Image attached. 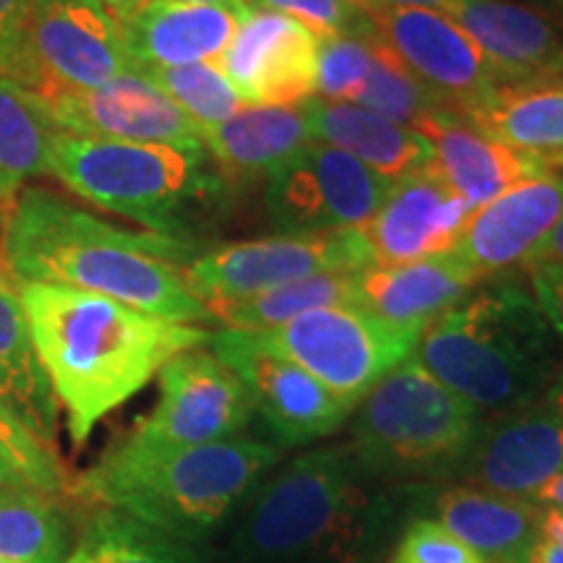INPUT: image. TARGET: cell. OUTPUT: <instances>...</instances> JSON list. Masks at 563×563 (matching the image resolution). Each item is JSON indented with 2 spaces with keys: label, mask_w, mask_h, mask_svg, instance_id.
Returning a JSON list of instances; mask_svg holds the SVG:
<instances>
[{
  "label": "cell",
  "mask_w": 563,
  "mask_h": 563,
  "mask_svg": "<svg viewBox=\"0 0 563 563\" xmlns=\"http://www.w3.org/2000/svg\"><path fill=\"white\" fill-rule=\"evenodd\" d=\"M13 485H30L24 481V475L19 473V467L13 464L9 456L0 452V490L13 488Z\"/></svg>",
  "instance_id": "bcb514c9"
},
{
  "label": "cell",
  "mask_w": 563,
  "mask_h": 563,
  "mask_svg": "<svg viewBox=\"0 0 563 563\" xmlns=\"http://www.w3.org/2000/svg\"><path fill=\"white\" fill-rule=\"evenodd\" d=\"M525 274L530 279L534 302L563 340V266H530Z\"/></svg>",
  "instance_id": "ab89813d"
},
{
  "label": "cell",
  "mask_w": 563,
  "mask_h": 563,
  "mask_svg": "<svg viewBox=\"0 0 563 563\" xmlns=\"http://www.w3.org/2000/svg\"><path fill=\"white\" fill-rule=\"evenodd\" d=\"M58 133L37 91L0 76V201H13L32 178L47 175Z\"/></svg>",
  "instance_id": "f1b7e54d"
},
{
  "label": "cell",
  "mask_w": 563,
  "mask_h": 563,
  "mask_svg": "<svg viewBox=\"0 0 563 563\" xmlns=\"http://www.w3.org/2000/svg\"><path fill=\"white\" fill-rule=\"evenodd\" d=\"M0 214H3V201H0Z\"/></svg>",
  "instance_id": "f5cc1de1"
},
{
  "label": "cell",
  "mask_w": 563,
  "mask_h": 563,
  "mask_svg": "<svg viewBox=\"0 0 563 563\" xmlns=\"http://www.w3.org/2000/svg\"><path fill=\"white\" fill-rule=\"evenodd\" d=\"M279 462L277 443L235 435L170 446L129 433L68 483V496L178 538L201 543Z\"/></svg>",
  "instance_id": "277c9868"
},
{
  "label": "cell",
  "mask_w": 563,
  "mask_h": 563,
  "mask_svg": "<svg viewBox=\"0 0 563 563\" xmlns=\"http://www.w3.org/2000/svg\"><path fill=\"white\" fill-rule=\"evenodd\" d=\"M245 9L285 13V16L306 24L319 40L368 30V21L352 9L350 0H245Z\"/></svg>",
  "instance_id": "8d00e7d4"
},
{
  "label": "cell",
  "mask_w": 563,
  "mask_h": 563,
  "mask_svg": "<svg viewBox=\"0 0 563 563\" xmlns=\"http://www.w3.org/2000/svg\"><path fill=\"white\" fill-rule=\"evenodd\" d=\"M196 548L112 509H95L66 563H196Z\"/></svg>",
  "instance_id": "1f68e13d"
},
{
  "label": "cell",
  "mask_w": 563,
  "mask_h": 563,
  "mask_svg": "<svg viewBox=\"0 0 563 563\" xmlns=\"http://www.w3.org/2000/svg\"><path fill=\"white\" fill-rule=\"evenodd\" d=\"M483 282L422 329L412 355L488 420L540 405L561 355L522 277L506 272Z\"/></svg>",
  "instance_id": "5b68a950"
},
{
  "label": "cell",
  "mask_w": 563,
  "mask_h": 563,
  "mask_svg": "<svg viewBox=\"0 0 563 563\" xmlns=\"http://www.w3.org/2000/svg\"><path fill=\"white\" fill-rule=\"evenodd\" d=\"M245 9L141 0L121 21L125 47L144 68L217 63L241 26Z\"/></svg>",
  "instance_id": "7402d4cb"
},
{
  "label": "cell",
  "mask_w": 563,
  "mask_h": 563,
  "mask_svg": "<svg viewBox=\"0 0 563 563\" xmlns=\"http://www.w3.org/2000/svg\"><path fill=\"white\" fill-rule=\"evenodd\" d=\"M431 146L428 170L449 191L477 209L519 183L548 170L543 154H532L496 141L452 110H435L412 125Z\"/></svg>",
  "instance_id": "ffe728a7"
},
{
  "label": "cell",
  "mask_w": 563,
  "mask_h": 563,
  "mask_svg": "<svg viewBox=\"0 0 563 563\" xmlns=\"http://www.w3.org/2000/svg\"><path fill=\"white\" fill-rule=\"evenodd\" d=\"M0 563H11V561H3V559H0Z\"/></svg>",
  "instance_id": "db71d44e"
},
{
  "label": "cell",
  "mask_w": 563,
  "mask_h": 563,
  "mask_svg": "<svg viewBox=\"0 0 563 563\" xmlns=\"http://www.w3.org/2000/svg\"><path fill=\"white\" fill-rule=\"evenodd\" d=\"M371 266L355 228L319 235H272L230 243L194 256L183 266L188 287L203 306L220 308L332 272ZM211 316V313H209Z\"/></svg>",
  "instance_id": "9c48e42d"
},
{
  "label": "cell",
  "mask_w": 563,
  "mask_h": 563,
  "mask_svg": "<svg viewBox=\"0 0 563 563\" xmlns=\"http://www.w3.org/2000/svg\"><path fill=\"white\" fill-rule=\"evenodd\" d=\"M391 563H485L473 548L454 538L446 527L418 519L407 527Z\"/></svg>",
  "instance_id": "74e56055"
},
{
  "label": "cell",
  "mask_w": 563,
  "mask_h": 563,
  "mask_svg": "<svg viewBox=\"0 0 563 563\" xmlns=\"http://www.w3.org/2000/svg\"><path fill=\"white\" fill-rule=\"evenodd\" d=\"M553 3H555V5H559V11L563 13V0H553Z\"/></svg>",
  "instance_id": "f907efd6"
},
{
  "label": "cell",
  "mask_w": 563,
  "mask_h": 563,
  "mask_svg": "<svg viewBox=\"0 0 563 563\" xmlns=\"http://www.w3.org/2000/svg\"><path fill=\"white\" fill-rule=\"evenodd\" d=\"M563 470V418L543 405L483 420L456 481L509 498H530Z\"/></svg>",
  "instance_id": "ac0fdd59"
},
{
  "label": "cell",
  "mask_w": 563,
  "mask_h": 563,
  "mask_svg": "<svg viewBox=\"0 0 563 563\" xmlns=\"http://www.w3.org/2000/svg\"><path fill=\"white\" fill-rule=\"evenodd\" d=\"M481 277L456 253L397 266H365L355 272L357 308L394 327L422 332L481 285Z\"/></svg>",
  "instance_id": "603a6c76"
},
{
  "label": "cell",
  "mask_w": 563,
  "mask_h": 563,
  "mask_svg": "<svg viewBox=\"0 0 563 563\" xmlns=\"http://www.w3.org/2000/svg\"><path fill=\"white\" fill-rule=\"evenodd\" d=\"M0 399L45 446L55 449L60 407L34 352L19 290L3 274H0Z\"/></svg>",
  "instance_id": "4316f807"
},
{
  "label": "cell",
  "mask_w": 563,
  "mask_h": 563,
  "mask_svg": "<svg viewBox=\"0 0 563 563\" xmlns=\"http://www.w3.org/2000/svg\"><path fill=\"white\" fill-rule=\"evenodd\" d=\"M559 79H563V66H561V70H559Z\"/></svg>",
  "instance_id": "816d5d0a"
},
{
  "label": "cell",
  "mask_w": 563,
  "mask_h": 563,
  "mask_svg": "<svg viewBox=\"0 0 563 563\" xmlns=\"http://www.w3.org/2000/svg\"><path fill=\"white\" fill-rule=\"evenodd\" d=\"M34 0H0V76L34 87V70L26 53V26H30Z\"/></svg>",
  "instance_id": "f35d334b"
},
{
  "label": "cell",
  "mask_w": 563,
  "mask_h": 563,
  "mask_svg": "<svg viewBox=\"0 0 563 563\" xmlns=\"http://www.w3.org/2000/svg\"><path fill=\"white\" fill-rule=\"evenodd\" d=\"M319 37L285 13L245 9L222 74L249 108H298L316 91Z\"/></svg>",
  "instance_id": "2e32d148"
},
{
  "label": "cell",
  "mask_w": 563,
  "mask_h": 563,
  "mask_svg": "<svg viewBox=\"0 0 563 563\" xmlns=\"http://www.w3.org/2000/svg\"><path fill=\"white\" fill-rule=\"evenodd\" d=\"M473 211L426 167L394 180L382 207L355 232L371 266L410 264L452 253Z\"/></svg>",
  "instance_id": "e0dca14e"
},
{
  "label": "cell",
  "mask_w": 563,
  "mask_h": 563,
  "mask_svg": "<svg viewBox=\"0 0 563 563\" xmlns=\"http://www.w3.org/2000/svg\"><path fill=\"white\" fill-rule=\"evenodd\" d=\"M561 217L563 175H538L477 207L464 222L454 253L481 279L498 277L522 266Z\"/></svg>",
  "instance_id": "d6986e66"
},
{
  "label": "cell",
  "mask_w": 563,
  "mask_h": 563,
  "mask_svg": "<svg viewBox=\"0 0 563 563\" xmlns=\"http://www.w3.org/2000/svg\"><path fill=\"white\" fill-rule=\"evenodd\" d=\"M530 563H563V543H548V540L538 538L530 553Z\"/></svg>",
  "instance_id": "f6af8a7d"
},
{
  "label": "cell",
  "mask_w": 563,
  "mask_h": 563,
  "mask_svg": "<svg viewBox=\"0 0 563 563\" xmlns=\"http://www.w3.org/2000/svg\"><path fill=\"white\" fill-rule=\"evenodd\" d=\"M16 290L34 352L66 412L68 439L79 449L97 422L136 397L173 357L211 336L194 323L157 319L74 287L16 282Z\"/></svg>",
  "instance_id": "6da1fadb"
},
{
  "label": "cell",
  "mask_w": 563,
  "mask_h": 563,
  "mask_svg": "<svg viewBox=\"0 0 563 563\" xmlns=\"http://www.w3.org/2000/svg\"><path fill=\"white\" fill-rule=\"evenodd\" d=\"M95 3H100L102 9L110 11L118 21H123L133 9H136L141 0H95Z\"/></svg>",
  "instance_id": "7dc6e473"
},
{
  "label": "cell",
  "mask_w": 563,
  "mask_h": 563,
  "mask_svg": "<svg viewBox=\"0 0 563 563\" xmlns=\"http://www.w3.org/2000/svg\"><path fill=\"white\" fill-rule=\"evenodd\" d=\"M467 118L496 141L532 154L563 152V79L498 87Z\"/></svg>",
  "instance_id": "83f0119b"
},
{
  "label": "cell",
  "mask_w": 563,
  "mask_h": 563,
  "mask_svg": "<svg viewBox=\"0 0 563 563\" xmlns=\"http://www.w3.org/2000/svg\"><path fill=\"white\" fill-rule=\"evenodd\" d=\"M191 258L188 241L118 228L47 188L19 191L3 222V262L16 282L97 292L196 327L211 316L183 274Z\"/></svg>",
  "instance_id": "7a4b0ae2"
},
{
  "label": "cell",
  "mask_w": 563,
  "mask_h": 563,
  "mask_svg": "<svg viewBox=\"0 0 563 563\" xmlns=\"http://www.w3.org/2000/svg\"><path fill=\"white\" fill-rule=\"evenodd\" d=\"M452 19L475 40L501 87L559 79L563 24L548 13L511 0H464Z\"/></svg>",
  "instance_id": "44dd1931"
},
{
  "label": "cell",
  "mask_w": 563,
  "mask_h": 563,
  "mask_svg": "<svg viewBox=\"0 0 563 563\" xmlns=\"http://www.w3.org/2000/svg\"><path fill=\"white\" fill-rule=\"evenodd\" d=\"M373 66L371 26L357 34H334L319 40L316 91L319 100L352 104L368 81Z\"/></svg>",
  "instance_id": "e575fe53"
},
{
  "label": "cell",
  "mask_w": 563,
  "mask_h": 563,
  "mask_svg": "<svg viewBox=\"0 0 563 563\" xmlns=\"http://www.w3.org/2000/svg\"><path fill=\"white\" fill-rule=\"evenodd\" d=\"M47 175L76 199L178 241H188L194 217L224 196L222 173L203 146L183 150L60 131Z\"/></svg>",
  "instance_id": "8992f818"
},
{
  "label": "cell",
  "mask_w": 563,
  "mask_h": 563,
  "mask_svg": "<svg viewBox=\"0 0 563 563\" xmlns=\"http://www.w3.org/2000/svg\"><path fill=\"white\" fill-rule=\"evenodd\" d=\"M371 45H373V66L368 74V81L357 95V100L352 104L365 108L378 115L389 118L394 123L412 125L428 118L435 110H446L435 97L428 91L422 84L415 79L410 70L399 66V60L386 51V47L373 37L371 32Z\"/></svg>",
  "instance_id": "836d02e7"
},
{
  "label": "cell",
  "mask_w": 563,
  "mask_h": 563,
  "mask_svg": "<svg viewBox=\"0 0 563 563\" xmlns=\"http://www.w3.org/2000/svg\"><path fill=\"white\" fill-rule=\"evenodd\" d=\"M530 501L543 506V509H561L563 511V470L555 477H551L543 488L534 493Z\"/></svg>",
  "instance_id": "7bdbcfd3"
},
{
  "label": "cell",
  "mask_w": 563,
  "mask_h": 563,
  "mask_svg": "<svg viewBox=\"0 0 563 563\" xmlns=\"http://www.w3.org/2000/svg\"><path fill=\"white\" fill-rule=\"evenodd\" d=\"M154 87L165 91L178 108L191 118L196 129H211L230 121L232 115L249 108L243 97L222 74L220 63H194L178 68H144L139 70Z\"/></svg>",
  "instance_id": "d6a6232c"
},
{
  "label": "cell",
  "mask_w": 563,
  "mask_h": 563,
  "mask_svg": "<svg viewBox=\"0 0 563 563\" xmlns=\"http://www.w3.org/2000/svg\"><path fill=\"white\" fill-rule=\"evenodd\" d=\"M481 426V412L410 355L352 410L347 443L373 477L420 490L456 477Z\"/></svg>",
  "instance_id": "52a82bcc"
},
{
  "label": "cell",
  "mask_w": 563,
  "mask_h": 563,
  "mask_svg": "<svg viewBox=\"0 0 563 563\" xmlns=\"http://www.w3.org/2000/svg\"><path fill=\"white\" fill-rule=\"evenodd\" d=\"M253 334L355 410L386 373L412 355L422 332L394 327L357 306H329Z\"/></svg>",
  "instance_id": "ba28073f"
},
{
  "label": "cell",
  "mask_w": 563,
  "mask_h": 563,
  "mask_svg": "<svg viewBox=\"0 0 563 563\" xmlns=\"http://www.w3.org/2000/svg\"><path fill=\"white\" fill-rule=\"evenodd\" d=\"M201 146L224 180L269 178L285 159L311 141L298 108H245L230 121L199 131Z\"/></svg>",
  "instance_id": "484cf974"
},
{
  "label": "cell",
  "mask_w": 563,
  "mask_h": 563,
  "mask_svg": "<svg viewBox=\"0 0 563 563\" xmlns=\"http://www.w3.org/2000/svg\"><path fill=\"white\" fill-rule=\"evenodd\" d=\"M361 16L373 37L446 110L470 115L501 87L475 40L446 13L368 3Z\"/></svg>",
  "instance_id": "8fae6325"
},
{
  "label": "cell",
  "mask_w": 563,
  "mask_h": 563,
  "mask_svg": "<svg viewBox=\"0 0 563 563\" xmlns=\"http://www.w3.org/2000/svg\"><path fill=\"white\" fill-rule=\"evenodd\" d=\"M253 399L245 384L211 350L180 352L159 371V397L133 435L170 446L228 441L251 426Z\"/></svg>",
  "instance_id": "4fadbf2b"
},
{
  "label": "cell",
  "mask_w": 563,
  "mask_h": 563,
  "mask_svg": "<svg viewBox=\"0 0 563 563\" xmlns=\"http://www.w3.org/2000/svg\"><path fill=\"white\" fill-rule=\"evenodd\" d=\"M350 443L282 464L245 496L228 563H376L397 501Z\"/></svg>",
  "instance_id": "3957f363"
},
{
  "label": "cell",
  "mask_w": 563,
  "mask_h": 563,
  "mask_svg": "<svg viewBox=\"0 0 563 563\" xmlns=\"http://www.w3.org/2000/svg\"><path fill=\"white\" fill-rule=\"evenodd\" d=\"M350 3L357 13H361L368 3H384V5H394V9H428V11L446 13V16H454L464 0H350Z\"/></svg>",
  "instance_id": "b9f144b4"
},
{
  "label": "cell",
  "mask_w": 563,
  "mask_h": 563,
  "mask_svg": "<svg viewBox=\"0 0 563 563\" xmlns=\"http://www.w3.org/2000/svg\"><path fill=\"white\" fill-rule=\"evenodd\" d=\"M329 306H357L355 272L316 274L256 298L211 308V321L235 332H272L298 316Z\"/></svg>",
  "instance_id": "4dcf8cb0"
},
{
  "label": "cell",
  "mask_w": 563,
  "mask_h": 563,
  "mask_svg": "<svg viewBox=\"0 0 563 563\" xmlns=\"http://www.w3.org/2000/svg\"><path fill=\"white\" fill-rule=\"evenodd\" d=\"M37 97L63 133L139 144H173L183 150L201 146L199 129L191 118L141 74H125L91 89L47 84Z\"/></svg>",
  "instance_id": "9a60e30c"
},
{
  "label": "cell",
  "mask_w": 563,
  "mask_h": 563,
  "mask_svg": "<svg viewBox=\"0 0 563 563\" xmlns=\"http://www.w3.org/2000/svg\"><path fill=\"white\" fill-rule=\"evenodd\" d=\"M170 3H194V5H232V9H245V0H170Z\"/></svg>",
  "instance_id": "c3c4849f"
},
{
  "label": "cell",
  "mask_w": 563,
  "mask_h": 563,
  "mask_svg": "<svg viewBox=\"0 0 563 563\" xmlns=\"http://www.w3.org/2000/svg\"><path fill=\"white\" fill-rule=\"evenodd\" d=\"M530 266H563V217L538 243V249L525 258L522 269H530Z\"/></svg>",
  "instance_id": "60d3db41"
},
{
  "label": "cell",
  "mask_w": 563,
  "mask_h": 563,
  "mask_svg": "<svg viewBox=\"0 0 563 563\" xmlns=\"http://www.w3.org/2000/svg\"><path fill=\"white\" fill-rule=\"evenodd\" d=\"M34 87L91 89L139 74L121 21L95 0H34L26 26Z\"/></svg>",
  "instance_id": "5bb4252c"
},
{
  "label": "cell",
  "mask_w": 563,
  "mask_h": 563,
  "mask_svg": "<svg viewBox=\"0 0 563 563\" xmlns=\"http://www.w3.org/2000/svg\"><path fill=\"white\" fill-rule=\"evenodd\" d=\"M207 344L245 384L253 410L277 446H306L327 439L352 415L350 405L336 399L300 365L274 352L258 334L222 329L211 334Z\"/></svg>",
  "instance_id": "7c38bea8"
},
{
  "label": "cell",
  "mask_w": 563,
  "mask_h": 563,
  "mask_svg": "<svg viewBox=\"0 0 563 563\" xmlns=\"http://www.w3.org/2000/svg\"><path fill=\"white\" fill-rule=\"evenodd\" d=\"M0 452L16 464L19 473L32 488L53 493V496L68 493V477L58 460V452L45 446L3 399H0Z\"/></svg>",
  "instance_id": "d590c367"
},
{
  "label": "cell",
  "mask_w": 563,
  "mask_h": 563,
  "mask_svg": "<svg viewBox=\"0 0 563 563\" xmlns=\"http://www.w3.org/2000/svg\"><path fill=\"white\" fill-rule=\"evenodd\" d=\"M300 108L306 112L308 133L313 141L342 150L386 180L394 183L410 173L426 170L431 162V146L418 131L394 123L378 112L347 102H327L319 97H311Z\"/></svg>",
  "instance_id": "cb8c5ba5"
},
{
  "label": "cell",
  "mask_w": 563,
  "mask_h": 563,
  "mask_svg": "<svg viewBox=\"0 0 563 563\" xmlns=\"http://www.w3.org/2000/svg\"><path fill=\"white\" fill-rule=\"evenodd\" d=\"M433 509L439 525L473 548L485 563H530L543 506L470 485H452L435 493Z\"/></svg>",
  "instance_id": "d4e9b609"
},
{
  "label": "cell",
  "mask_w": 563,
  "mask_h": 563,
  "mask_svg": "<svg viewBox=\"0 0 563 563\" xmlns=\"http://www.w3.org/2000/svg\"><path fill=\"white\" fill-rule=\"evenodd\" d=\"M540 405L559 415V418H563V357H561L559 368H555V373H553L545 397L540 399Z\"/></svg>",
  "instance_id": "ee69618b"
},
{
  "label": "cell",
  "mask_w": 563,
  "mask_h": 563,
  "mask_svg": "<svg viewBox=\"0 0 563 563\" xmlns=\"http://www.w3.org/2000/svg\"><path fill=\"white\" fill-rule=\"evenodd\" d=\"M389 188L363 162L311 139L266 178L264 207L274 235H319L361 228Z\"/></svg>",
  "instance_id": "30bf717a"
},
{
  "label": "cell",
  "mask_w": 563,
  "mask_h": 563,
  "mask_svg": "<svg viewBox=\"0 0 563 563\" xmlns=\"http://www.w3.org/2000/svg\"><path fill=\"white\" fill-rule=\"evenodd\" d=\"M76 534L60 496L32 485L0 490V559L11 563H66Z\"/></svg>",
  "instance_id": "f546056e"
},
{
  "label": "cell",
  "mask_w": 563,
  "mask_h": 563,
  "mask_svg": "<svg viewBox=\"0 0 563 563\" xmlns=\"http://www.w3.org/2000/svg\"><path fill=\"white\" fill-rule=\"evenodd\" d=\"M543 159H545L548 170H563V152L561 154H548V157H543Z\"/></svg>",
  "instance_id": "681fc988"
}]
</instances>
